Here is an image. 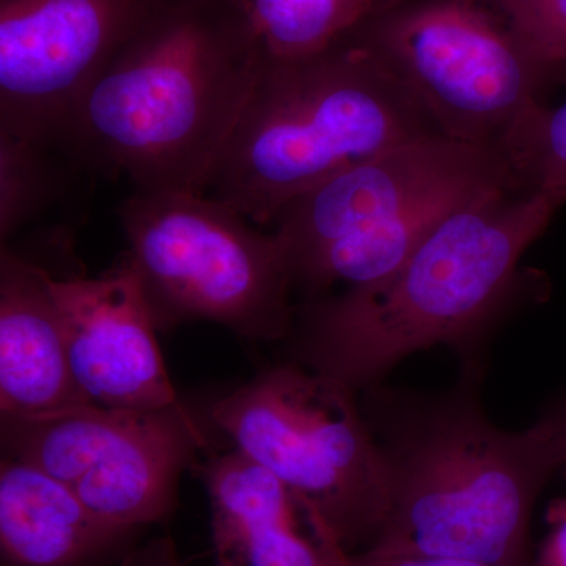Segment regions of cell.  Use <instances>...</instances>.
<instances>
[{"label":"cell","instance_id":"6da1fadb","mask_svg":"<svg viewBox=\"0 0 566 566\" xmlns=\"http://www.w3.org/2000/svg\"><path fill=\"white\" fill-rule=\"evenodd\" d=\"M264 52L243 7L166 0L84 93L65 147L96 178L205 192Z\"/></svg>","mask_w":566,"mask_h":566},{"label":"cell","instance_id":"7a4b0ae2","mask_svg":"<svg viewBox=\"0 0 566 566\" xmlns=\"http://www.w3.org/2000/svg\"><path fill=\"white\" fill-rule=\"evenodd\" d=\"M480 365L449 392L368 387L365 417L389 471V510L370 551L534 566L532 510L565 465L542 419L495 427L480 403ZM367 551V549H365Z\"/></svg>","mask_w":566,"mask_h":566},{"label":"cell","instance_id":"3957f363","mask_svg":"<svg viewBox=\"0 0 566 566\" xmlns=\"http://www.w3.org/2000/svg\"><path fill=\"white\" fill-rule=\"evenodd\" d=\"M565 202L556 192L499 189L450 214L382 281L304 301L293 329L300 363L354 392L436 345L480 365L476 342L512 301L521 259Z\"/></svg>","mask_w":566,"mask_h":566},{"label":"cell","instance_id":"277c9868","mask_svg":"<svg viewBox=\"0 0 566 566\" xmlns=\"http://www.w3.org/2000/svg\"><path fill=\"white\" fill-rule=\"evenodd\" d=\"M430 134L412 93L352 41L300 57L264 52L205 192L270 226L327 178Z\"/></svg>","mask_w":566,"mask_h":566},{"label":"cell","instance_id":"5b68a950","mask_svg":"<svg viewBox=\"0 0 566 566\" xmlns=\"http://www.w3.org/2000/svg\"><path fill=\"white\" fill-rule=\"evenodd\" d=\"M510 186L520 182L497 148L430 134L327 178L270 226L308 301L382 281L450 214Z\"/></svg>","mask_w":566,"mask_h":566},{"label":"cell","instance_id":"8992f818","mask_svg":"<svg viewBox=\"0 0 566 566\" xmlns=\"http://www.w3.org/2000/svg\"><path fill=\"white\" fill-rule=\"evenodd\" d=\"M118 221L158 329L212 322L249 342L292 337L296 305L281 241L199 191L133 189Z\"/></svg>","mask_w":566,"mask_h":566},{"label":"cell","instance_id":"52a82bcc","mask_svg":"<svg viewBox=\"0 0 566 566\" xmlns=\"http://www.w3.org/2000/svg\"><path fill=\"white\" fill-rule=\"evenodd\" d=\"M210 419L348 553L374 545L389 510V471L353 389L304 365H277L216 401Z\"/></svg>","mask_w":566,"mask_h":566},{"label":"cell","instance_id":"ba28073f","mask_svg":"<svg viewBox=\"0 0 566 566\" xmlns=\"http://www.w3.org/2000/svg\"><path fill=\"white\" fill-rule=\"evenodd\" d=\"M342 39L385 65L439 134L476 147L497 148L566 76L521 39L499 0H405Z\"/></svg>","mask_w":566,"mask_h":566},{"label":"cell","instance_id":"9c48e42d","mask_svg":"<svg viewBox=\"0 0 566 566\" xmlns=\"http://www.w3.org/2000/svg\"><path fill=\"white\" fill-rule=\"evenodd\" d=\"M2 444L6 457L36 465L95 515L133 531L169 515L178 479L207 438L185 405L161 411L85 405L36 419L2 416Z\"/></svg>","mask_w":566,"mask_h":566},{"label":"cell","instance_id":"30bf717a","mask_svg":"<svg viewBox=\"0 0 566 566\" xmlns=\"http://www.w3.org/2000/svg\"><path fill=\"white\" fill-rule=\"evenodd\" d=\"M166 0H0V134L65 147L104 66Z\"/></svg>","mask_w":566,"mask_h":566},{"label":"cell","instance_id":"8fae6325","mask_svg":"<svg viewBox=\"0 0 566 566\" xmlns=\"http://www.w3.org/2000/svg\"><path fill=\"white\" fill-rule=\"evenodd\" d=\"M71 370L93 405L123 411L181 406L156 340L155 319L129 256L98 277H55Z\"/></svg>","mask_w":566,"mask_h":566},{"label":"cell","instance_id":"7c38bea8","mask_svg":"<svg viewBox=\"0 0 566 566\" xmlns=\"http://www.w3.org/2000/svg\"><path fill=\"white\" fill-rule=\"evenodd\" d=\"M93 405L66 352L50 271L10 249L0 253V411L36 419Z\"/></svg>","mask_w":566,"mask_h":566},{"label":"cell","instance_id":"4fadbf2b","mask_svg":"<svg viewBox=\"0 0 566 566\" xmlns=\"http://www.w3.org/2000/svg\"><path fill=\"white\" fill-rule=\"evenodd\" d=\"M197 472L211 504L218 557L238 566H337L340 543L323 521L305 513L314 535L297 528L303 510L277 476L240 450L212 455Z\"/></svg>","mask_w":566,"mask_h":566},{"label":"cell","instance_id":"5bb4252c","mask_svg":"<svg viewBox=\"0 0 566 566\" xmlns=\"http://www.w3.org/2000/svg\"><path fill=\"white\" fill-rule=\"evenodd\" d=\"M128 528L95 515L65 483L3 457L0 547L11 566H82L120 543Z\"/></svg>","mask_w":566,"mask_h":566},{"label":"cell","instance_id":"9a60e30c","mask_svg":"<svg viewBox=\"0 0 566 566\" xmlns=\"http://www.w3.org/2000/svg\"><path fill=\"white\" fill-rule=\"evenodd\" d=\"M95 175L57 145L0 134V241L9 244L55 212L73 208Z\"/></svg>","mask_w":566,"mask_h":566},{"label":"cell","instance_id":"2e32d148","mask_svg":"<svg viewBox=\"0 0 566 566\" xmlns=\"http://www.w3.org/2000/svg\"><path fill=\"white\" fill-rule=\"evenodd\" d=\"M374 6L375 0H251L248 13L266 52L300 57L337 43Z\"/></svg>","mask_w":566,"mask_h":566},{"label":"cell","instance_id":"e0dca14e","mask_svg":"<svg viewBox=\"0 0 566 566\" xmlns=\"http://www.w3.org/2000/svg\"><path fill=\"white\" fill-rule=\"evenodd\" d=\"M521 188L566 199V103L542 106L517 120L499 142Z\"/></svg>","mask_w":566,"mask_h":566},{"label":"cell","instance_id":"ac0fdd59","mask_svg":"<svg viewBox=\"0 0 566 566\" xmlns=\"http://www.w3.org/2000/svg\"><path fill=\"white\" fill-rule=\"evenodd\" d=\"M513 28L551 65L566 66V0H499Z\"/></svg>","mask_w":566,"mask_h":566},{"label":"cell","instance_id":"d6986e66","mask_svg":"<svg viewBox=\"0 0 566 566\" xmlns=\"http://www.w3.org/2000/svg\"><path fill=\"white\" fill-rule=\"evenodd\" d=\"M335 562L337 566H491L464 558L386 554L370 549L348 553L342 545L335 549Z\"/></svg>","mask_w":566,"mask_h":566},{"label":"cell","instance_id":"ffe728a7","mask_svg":"<svg viewBox=\"0 0 566 566\" xmlns=\"http://www.w3.org/2000/svg\"><path fill=\"white\" fill-rule=\"evenodd\" d=\"M547 534L534 566H566V497L551 502L546 512Z\"/></svg>","mask_w":566,"mask_h":566},{"label":"cell","instance_id":"44dd1931","mask_svg":"<svg viewBox=\"0 0 566 566\" xmlns=\"http://www.w3.org/2000/svg\"><path fill=\"white\" fill-rule=\"evenodd\" d=\"M120 566H186L178 556L177 546L170 536H159L151 539L148 545L139 547L128 554ZM214 566H238L226 557H218Z\"/></svg>","mask_w":566,"mask_h":566},{"label":"cell","instance_id":"7402d4cb","mask_svg":"<svg viewBox=\"0 0 566 566\" xmlns=\"http://www.w3.org/2000/svg\"><path fill=\"white\" fill-rule=\"evenodd\" d=\"M542 420L549 428L566 464V395L560 401L547 409L545 415L542 416Z\"/></svg>","mask_w":566,"mask_h":566},{"label":"cell","instance_id":"603a6c76","mask_svg":"<svg viewBox=\"0 0 566 566\" xmlns=\"http://www.w3.org/2000/svg\"><path fill=\"white\" fill-rule=\"evenodd\" d=\"M405 2V0H375L374 10L370 14L379 13V11H386L398 6V3Z\"/></svg>","mask_w":566,"mask_h":566},{"label":"cell","instance_id":"cb8c5ba5","mask_svg":"<svg viewBox=\"0 0 566 566\" xmlns=\"http://www.w3.org/2000/svg\"><path fill=\"white\" fill-rule=\"evenodd\" d=\"M229 2L237 3V6L243 7L244 10H248L251 0H229Z\"/></svg>","mask_w":566,"mask_h":566},{"label":"cell","instance_id":"d4e9b609","mask_svg":"<svg viewBox=\"0 0 566 566\" xmlns=\"http://www.w3.org/2000/svg\"><path fill=\"white\" fill-rule=\"evenodd\" d=\"M560 474L562 476H564V480L566 482V464L564 465V468L560 469Z\"/></svg>","mask_w":566,"mask_h":566}]
</instances>
